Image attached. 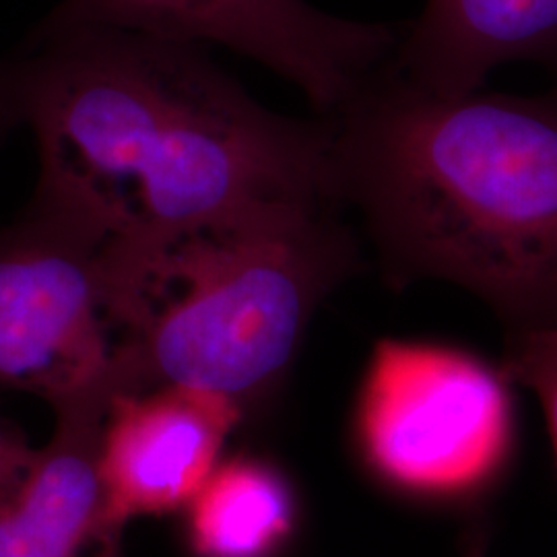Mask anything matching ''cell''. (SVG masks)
I'll use <instances>...</instances> for the list:
<instances>
[{
  "mask_svg": "<svg viewBox=\"0 0 557 557\" xmlns=\"http://www.w3.org/2000/svg\"><path fill=\"white\" fill-rule=\"evenodd\" d=\"M515 60L557 77V0H425L388 64L423 89L460 96Z\"/></svg>",
  "mask_w": 557,
  "mask_h": 557,
  "instance_id": "cell-9",
  "label": "cell"
},
{
  "mask_svg": "<svg viewBox=\"0 0 557 557\" xmlns=\"http://www.w3.org/2000/svg\"><path fill=\"white\" fill-rule=\"evenodd\" d=\"M36 448L27 444L20 428L0 418V502L7 498L25 475Z\"/></svg>",
  "mask_w": 557,
  "mask_h": 557,
  "instance_id": "cell-12",
  "label": "cell"
},
{
  "mask_svg": "<svg viewBox=\"0 0 557 557\" xmlns=\"http://www.w3.org/2000/svg\"><path fill=\"white\" fill-rule=\"evenodd\" d=\"M331 120V199L384 281L438 278L510 331L557 326V89L440 96L388 60Z\"/></svg>",
  "mask_w": 557,
  "mask_h": 557,
  "instance_id": "cell-2",
  "label": "cell"
},
{
  "mask_svg": "<svg viewBox=\"0 0 557 557\" xmlns=\"http://www.w3.org/2000/svg\"><path fill=\"white\" fill-rule=\"evenodd\" d=\"M465 557H485V535L475 531L469 543H467V549H465Z\"/></svg>",
  "mask_w": 557,
  "mask_h": 557,
  "instance_id": "cell-13",
  "label": "cell"
},
{
  "mask_svg": "<svg viewBox=\"0 0 557 557\" xmlns=\"http://www.w3.org/2000/svg\"><path fill=\"white\" fill-rule=\"evenodd\" d=\"M499 370L539 398L557 458V326L506 333Z\"/></svg>",
  "mask_w": 557,
  "mask_h": 557,
  "instance_id": "cell-11",
  "label": "cell"
},
{
  "mask_svg": "<svg viewBox=\"0 0 557 557\" xmlns=\"http://www.w3.org/2000/svg\"><path fill=\"white\" fill-rule=\"evenodd\" d=\"M508 382L460 349L380 341L359 391L361 455L398 492L434 499L473 494L510 453Z\"/></svg>",
  "mask_w": 557,
  "mask_h": 557,
  "instance_id": "cell-5",
  "label": "cell"
},
{
  "mask_svg": "<svg viewBox=\"0 0 557 557\" xmlns=\"http://www.w3.org/2000/svg\"><path fill=\"white\" fill-rule=\"evenodd\" d=\"M21 126L40 163L29 200L112 239L259 200L333 202L331 120L264 108L190 41L119 27L27 34L0 59V140Z\"/></svg>",
  "mask_w": 557,
  "mask_h": 557,
  "instance_id": "cell-1",
  "label": "cell"
},
{
  "mask_svg": "<svg viewBox=\"0 0 557 557\" xmlns=\"http://www.w3.org/2000/svg\"><path fill=\"white\" fill-rule=\"evenodd\" d=\"M239 416L227 398L180 386L116 398L100 444L101 481L116 517L186 508L220 465Z\"/></svg>",
  "mask_w": 557,
  "mask_h": 557,
  "instance_id": "cell-7",
  "label": "cell"
},
{
  "mask_svg": "<svg viewBox=\"0 0 557 557\" xmlns=\"http://www.w3.org/2000/svg\"><path fill=\"white\" fill-rule=\"evenodd\" d=\"M126 345L112 238L29 200L0 230V388L54 411L120 398Z\"/></svg>",
  "mask_w": 557,
  "mask_h": 557,
  "instance_id": "cell-4",
  "label": "cell"
},
{
  "mask_svg": "<svg viewBox=\"0 0 557 557\" xmlns=\"http://www.w3.org/2000/svg\"><path fill=\"white\" fill-rule=\"evenodd\" d=\"M124 395L180 386L244 409L285 380L324 299L363 269L337 205L267 199L153 238L112 239Z\"/></svg>",
  "mask_w": 557,
  "mask_h": 557,
  "instance_id": "cell-3",
  "label": "cell"
},
{
  "mask_svg": "<svg viewBox=\"0 0 557 557\" xmlns=\"http://www.w3.org/2000/svg\"><path fill=\"white\" fill-rule=\"evenodd\" d=\"M188 508L199 557H271L294 527V498L277 471L257 458L221 462Z\"/></svg>",
  "mask_w": 557,
  "mask_h": 557,
  "instance_id": "cell-10",
  "label": "cell"
},
{
  "mask_svg": "<svg viewBox=\"0 0 557 557\" xmlns=\"http://www.w3.org/2000/svg\"><path fill=\"white\" fill-rule=\"evenodd\" d=\"M114 403L54 411L52 438L0 502V557H119L124 524L100 473L103 421Z\"/></svg>",
  "mask_w": 557,
  "mask_h": 557,
  "instance_id": "cell-8",
  "label": "cell"
},
{
  "mask_svg": "<svg viewBox=\"0 0 557 557\" xmlns=\"http://www.w3.org/2000/svg\"><path fill=\"white\" fill-rule=\"evenodd\" d=\"M77 27L227 48L294 83L320 116L351 100L403 34L388 23L341 20L306 0H60L29 34Z\"/></svg>",
  "mask_w": 557,
  "mask_h": 557,
  "instance_id": "cell-6",
  "label": "cell"
}]
</instances>
